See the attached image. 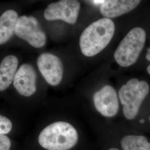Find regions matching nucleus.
Wrapping results in <instances>:
<instances>
[{
	"label": "nucleus",
	"mask_w": 150,
	"mask_h": 150,
	"mask_svg": "<svg viewBox=\"0 0 150 150\" xmlns=\"http://www.w3.org/2000/svg\"><path fill=\"white\" fill-rule=\"evenodd\" d=\"M37 74L31 64H22L16 72L13 86L22 96L29 97L36 91Z\"/></svg>",
	"instance_id": "nucleus-9"
},
{
	"label": "nucleus",
	"mask_w": 150,
	"mask_h": 150,
	"mask_svg": "<svg viewBox=\"0 0 150 150\" xmlns=\"http://www.w3.org/2000/svg\"><path fill=\"white\" fill-rule=\"evenodd\" d=\"M146 58L147 60H148L150 62V47L147 49V54L146 55Z\"/></svg>",
	"instance_id": "nucleus-17"
},
{
	"label": "nucleus",
	"mask_w": 150,
	"mask_h": 150,
	"mask_svg": "<svg viewBox=\"0 0 150 150\" xmlns=\"http://www.w3.org/2000/svg\"><path fill=\"white\" fill-rule=\"evenodd\" d=\"M149 91L150 87L147 82L139 81L136 78L129 80L121 87L118 97L123 105V113L125 118L129 120L135 118Z\"/></svg>",
	"instance_id": "nucleus-3"
},
{
	"label": "nucleus",
	"mask_w": 150,
	"mask_h": 150,
	"mask_svg": "<svg viewBox=\"0 0 150 150\" xmlns=\"http://www.w3.org/2000/svg\"><path fill=\"white\" fill-rule=\"evenodd\" d=\"M18 65L15 56L8 55L2 59L0 64V91L5 90L13 82Z\"/></svg>",
	"instance_id": "nucleus-11"
},
{
	"label": "nucleus",
	"mask_w": 150,
	"mask_h": 150,
	"mask_svg": "<svg viewBox=\"0 0 150 150\" xmlns=\"http://www.w3.org/2000/svg\"><path fill=\"white\" fill-rule=\"evenodd\" d=\"M11 143L9 138L5 134L0 135V150H10Z\"/></svg>",
	"instance_id": "nucleus-15"
},
{
	"label": "nucleus",
	"mask_w": 150,
	"mask_h": 150,
	"mask_svg": "<svg viewBox=\"0 0 150 150\" xmlns=\"http://www.w3.org/2000/svg\"><path fill=\"white\" fill-rule=\"evenodd\" d=\"M93 98L95 107L102 116L112 117L118 112V96L116 91L112 86H103L94 93Z\"/></svg>",
	"instance_id": "nucleus-8"
},
{
	"label": "nucleus",
	"mask_w": 150,
	"mask_h": 150,
	"mask_svg": "<svg viewBox=\"0 0 150 150\" xmlns=\"http://www.w3.org/2000/svg\"><path fill=\"white\" fill-rule=\"evenodd\" d=\"M146 34L141 27L131 30L119 44L114 58L121 67H129L137 61L145 46Z\"/></svg>",
	"instance_id": "nucleus-4"
},
{
	"label": "nucleus",
	"mask_w": 150,
	"mask_h": 150,
	"mask_svg": "<svg viewBox=\"0 0 150 150\" xmlns=\"http://www.w3.org/2000/svg\"><path fill=\"white\" fill-rule=\"evenodd\" d=\"M123 150H150V142L142 135H128L121 141Z\"/></svg>",
	"instance_id": "nucleus-13"
},
{
	"label": "nucleus",
	"mask_w": 150,
	"mask_h": 150,
	"mask_svg": "<svg viewBox=\"0 0 150 150\" xmlns=\"http://www.w3.org/2000/svg\"><path fill=\"white\" fill-rule=\"evenodd\" d=\"M80 7V4L77 1H59L49 4L44 11L43 16L47 21L59 20L70 24H75Z\"/></svg>",
	"instance_id": "nucleus-6"
},
{
	"label": "nucleus",
	"mask_w": 150,
	"mask_h": 150,
	"mask_svg": "<svg viewBox=\"0 0 150 150\" xmlns=\"http://www.w3.org/2000/svg\"><path fill=\"white\" fill-rule=\"evenodd\" d=\"M139 0H107L100 5V11L105 18L121 16L132 11L139 5Z\"/></svg>",
	"instance_id": "nucleus-10"
},
{
	"label": "nucleus",
	"mask_w": 150,
	"mask_h": 150,
	"mask_svg": "<svg viewBox=\"0 0 150 150\" xmlns=\"http://www.w3.org/2000/svg\"><path fill=\"white\" fill-rule=\"evenodd\" d=\"M147 72L150 75V64L149 65L148 67H147Z\"/></svg>",
	"instance_id": "nucleus-18"
},
{
	"label": "nucleus",
	"mask_w": 150,
	"mask_h": 150,
	"mask_svg": "<svg viewBox=\"0 0 150 150\" xmlns=\"http://www.w3.org/2000/svg\"><path fill=\"white\" fill-rule=\"evenodd\" d=\"M12 125L11 121L5 116H0V134H8L12 129Z\"/></svg>",
	"instance_id": "nucleus-14"
},
{
	"label": "nucleus",
	"mask_w": 150,
	"mask_h": 150,
	"mask_svg": "<svg viewBox=\"0 0 150 150\" xmlns=\"http://www.w3.org/2000/svg\"><path fill=\"white\" fill-rule=\"evenodd\" d=\"M38 143L48 150H68L78 141L75 127L66 122H56L46 127L38 136Z\"/></svg>",
	"instance_id": "nucleus-2"
},
{
	"label": "nucleus",
	"mask_w": 150,
	"mask_h": 150,
	"mask_svg": "<svg viewBox=\"0 0 150 150\" xmlns=\"http://www.w3.org/2000/svg\"><path fill=\"white\" fill-rule=\"evenodd\" d=\"M92 3L95 4V5H102L103 2H104V1H91Z\"/></svg>",
	"instance_id": "nucleus-16"
},
{
	"label": "nucleus",
	"mask_w": 150,
	"mask_h": 150,
	"mask_svg": "<svg viewBox=\"0 0 150 150\" xmlns=\"http://www.w3.org/2000/svg\"><path fill=\"white\" fill-rule=\"evenodd\" d=\"M119 150L117 149H116V148H111V149H109V150Z\"/></svg>",
	"instance_id": "nucleus-19"
},
{
	"label": "nucleus",
	"mask_w": 150,
	"mask_h": 150,
	"mask_svg": "<svg viewBox=\"0 0 150 150\" xmlns=\"http://www.w3.org/2000/svg\"><path fill=\"white\" fill-rule=\"evenodd\" d=\"M115 30V24L110 18H102L93 22L81 35L80 47L87 57L95 56L110 42Z\"/></svg>",
	"instance_id": "nucleus-1"
},
{
	"label": "nucleus",
	"mask_w": 150,
	"mask_h": 150,
	"mask_svg": "<svg viewBox=\"0 0 150 150\" xmlns=\"http://www.w3.org/2000/svg\"><path fill=\"white\" fill-rule=\"evenodd\" d=\"M15 34L35 48L42 47L46 43V35L33 16L23 15L18 18Z\"/></svg>",
	"instance_id": "nucleus-5"
},
{
	"label": "nucleus",
	"mask_w": 150,
	"mask_h": 150,
	"mask_svg": "<svg viewBox=\"0 0 150 150\" xmlns=\"http://www.w3.org/2000/svg\"><path fill=\"white\" fill-rule=\"evenodd\" d=\"M38 68L48 84L57 86L61 82L64 74L62 61L54 54H41L37 60Z\"/></svg>",
	"instance_id": "nucleus-7"
},
{
	"label": "nucleus",
	"mask_w": 150,
	"mask_h": 150,
	"mask_svg": "<svg viewBox=\"0 0 150 150\" xmlns=\"http://www.w3.org/2000/svg\"><path fill=\"white\" fill-rule=\"evenodd\" d=\"M16 11L9 10L5 11L0 17V44L8 41L15 33L16 25L18 19Z\"/></svg>",
	"instance_id": "nucleus-12"
}]
</instances>
